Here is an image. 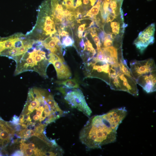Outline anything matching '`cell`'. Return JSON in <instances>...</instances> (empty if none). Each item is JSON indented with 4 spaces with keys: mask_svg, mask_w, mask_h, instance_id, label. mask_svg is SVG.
<instances>
[{
    "mask_svg": "<svg viewBox=\"0 0 156 156\" xmlns=\"http://www.w3.org/2000/svg\"><path fill=\"white\" fill-rule=\"evenodd\" d=\"M127 114L124 107L91 117L80 131V141L89 149L101 148L103 145L115 142L117 130Z\"/></svg>",
    "mask_w": 156,
    "mask_h": 156,
    "instance_id": "6da1fadb",
    "label": "cell"
},
{
    "mask_svg": "<svg viewBox=\"0 0 156 156\" xmlns=\"http://www.w3.org/2000/svg\"><path fill=\"white\" fill-rule=\"evenodd\" d=\"M27 47L22 55L13 57L16 63L14 75L27 71H34L46 77V70L50 63V53H46V48L41 40H30L24 45Z\"/></svg>",
    "mask_w": 156,
    "mask_h": 156,
    "instance_id": "7a4b0ae2",
    "label": "cell"
},
{
    "mask_svg": "<svg viewBox=\"0 0 156 156\" xmlns=\"http://www.w3.org/2000/svg\"><path fill=\"white\" fill-rule=\"evenodd\" d=\"M130 70L136 83L147 93L156 91V67L152 58L130 62Z\"/></svg>",
    "mask_w": 156,
    "mask_h": 156,
    "instance_id": "3957f363",
    "label": "cell"
},
{
    "mask_svg": "<svg viewBox=\"0 0 156 156\" xmlns=\"http://www.w3.org/2000/svg\"><path fill=\"white\" fill-rule=\"evenodd\" d=\"M64 99L72 108L77 109L88 117L90 116L92 111L80 90L75 89L68 92L66 94Z\"/></svg>",
    "mask_w": 156,
    "mask_h": 156,
    "instance_id": "277c9868",
    "label": "cell"
},
{
    "mask_svg": "<svg viewBox=\"0 0 156 156\" xmlns=\"http://www.w3.org/2000/svg\"><path fill=\"white\" fill-rule=\"evenodd\" d=\"M123 0H104L100 10L103 22H105L108 17L114 18L123 16L122 6Z\"/></svg>",
    "mask_w": 156,
    "mask_h": 156,
    "instance_id": "5b68a950",
    "label": "cell"
},
{
    "mask_svg": "<svg viewBox=\"0 0 156 156\" xmlns=\"http://www.w3.org/2000/svg\"><path fill=\"white\" fill-rule=\"evenodd\" d=\"M155 26L152 23L144 30L141 31L133 43L140 52L142 53L149 45L154 42V34Z\"/></svg>",
    "mask_w": 156,
    "mask_h": 156,
    "instance_id": "8992f818",
    "label": "cell"
},
{
    "mask_svg": "<svg viewBox=\"0 0 156 156\" xmlns=\"http://www.w3.org/2000/svg\"><path fill=\"white\" fill-rule=\"evenodd\" d=\"M50 63L54 66L58 79H68L71 76V72L68 67L64 63V59L61 58L56 54L54 53L52 56Z\"/></svg>",
    "mask_w": 156,
    "mask_h": 156,
    "instance_id": "52a82bcc",
    "label": "cell"
},
{
    "mask_svg": "<svg viewBox=\"0 0 156 156\" xmlns=\"http://www.w3.org/2000/svg\"><path fill=\"white\" fill-rule=\"evenodd\" d=\"M18 39V37H13L0 41V53L5 49L13 47L15 42Z\"/></svg>",
    "mask_w": 156,
    "mask_h": 156,
    "instance_id": "ba28073f",
    "label": "cell"
},
{
    "mask_svg": "<svg viewBox=\"0 0 156 156\" xmlns=\"http://www.w3.org/2000/svg\"><path fill=\"white\" fill-rule=\"evenodd\" d=\"M104 0H99L96 4L87 12L86 14L83 17L88 16L92 20L96 17V16L98 14L100 10L101 4Z\"/></svg>",
    "mask_w": 156,
    "mask_h": 156,
    "instance_id": "9c48e42d",
    "label": "cell"
},
{
    "mask_svg": "<svg viewBox=\"0 0 156 156\" xmlns=\"http://www.w3.org/2000/svg\"><path fill=\"white\" fill-rule=\"evenodd\" d=\"M57 83L59 84L64 85L65 87L69 89L77 88L79 87V84L75 79H68Z\"/></svg>",
    "mask_w": 156,
    "mask_h": 156,
    "instance_id": "30bf717a",
    "label": "cell"
},
{
    "mask_svg": "<svg viewBox=\"0 0 156 156\" xmlns=\"http://www.w3.org/2000/svg\"><path fill=\"white\" fill-rule=\"evenodd\" d=\"M62 43L63 47H68L73 45L74 41L71 37L68 36L63 38Z\"/></svg>",
    "mask_w": 156,
    "mask_h": 156,
    "instance_id": "8fae6325",
    "label": "cell"
},
{
    "mask_svg": "<svg viewBox=\"0 0 156 156\" xmlns=\"http://www.w3.org/2000/svg\"><path fill=\"white\" fill-rule=\"evenodd\" d=\"M35 132V131L33 130L27 129L23 136V138L25 139H28L34 136Z\"/></svg>",
    "mask_w": 156,
    "mask_h": 156,
    "instance_id": "7c38bea8",
    "label": "cell"
},
{
    "mask_svg": "<svg viewBox=\"0 0 156 156\" xmlns=\"http://www.w3.org/2000/svg\"><path fill=\"white\" fill-rule=\"evenodd\" d=\"M10 122L14 126L19 125V117L16 115H14L13 117L12 120L10 121Z\"/></svg>",
    "mask_w": 156,
    "mask_h": 156,
    "instance_id": "4fadbf2b",
    "label": "cell"
},
{
    "mask_svg": "<svg viewBox=\"0 0 156 156\" xmlns=\"http://www.w3.org/2000/svg\"><path fill=\"white\" fill-rule=\"evenodd\" d=\"M21 151L23 153L24 155L25 156H32L34 154V151L28 148H27Z\"/></svg>",
    "mask_w": 156,
    "mask_h": 156,
    "instance_id": "5bb4252c",
    "label": "cell"
},
{
    "mask_svg": "<svg viewBox=\"0 0 156 156\" xmlns=\"http://www.w3.org/2000/svg\"><path fill=\"white\" fill-rule=\"evenodd\" d=\"M120 22H123V21H116L112 22L110 23V26L111 28L113 27H120Z\"/></svg>",
    "mask_w": 156,
    "mask_h": 156,
    "instance_id": "9a60e30c",
    "label": "cell"
},
{
    "mask_svg": "<svg viewBox=\"0 0 156 156\" xmlns=\"http://www.w3.org/2000/svg\"><path fill=\"white\" fill-rule=\"evenodd\" d=\"M106 33L103 31H101L99 34V37L103 43L104 41Z\"/></svg>",
    "mask_w": 156,
    "mask_h": 156,
    "instance_id": "2e32d148",
    "label": "cell"
},
{
    "mask_svg": "<svg viewBox=\"0 0 156 156\" xmlns=\"http://www.w3.org/2000/svg\"><path fill=\"white\" fill-rule=\"evenodd\" d=\"M11 155L13 156H24V153L21 151L17 150L15 151L14 153L12 154Z\"/></svg>",
    "mask_w": 156,
    "mask_h": 156,
    "instance_id": "e0dca14e",
    "label": "cell"
},
{
    "mask_svg": "<svg viewBox=\"0 0 156 156\" xmlns=\"http://www.w3.org/2000/svg\"><path fill=\"white\" fill-rule=\"evenodd\" d=\"M86 24V23H84L79 25L78 28V32L83 33L85 29V26Z\"/></svg>",
    "mask_w": 156,
    "mask_h": 156,
    "instance_id": "ac0fdd59",
    "label": "cell"
},
{
    "mask_svg": "<svg viewBox=\"0 0 156 156\" xmlns=\"http://www.w3.org/2000/svg\"><path fill=\"white\" fill-rule=\"evenodd\" d=\"M92 37L96 45L101 43L100 39L97 35L94 36Z\"/></svg>",
    "mask_w": 156,
    "mask_h": 156,
    "instance_id": "d6986e66",
    "label": "cell"
},
{
    "mask_svg": "<svg viewBox=\"0 0 156 156\" xmlns=\"http://www.w3.org/2000/svg\"><path fill=\"white\" fill-rule=\"evenodd\" d=\"M27 144L28 148L32 149L33 150L36 148L35 145L32 143H30Z\"/></svg>",
    "mask_w": 156,
    "mask_h": 156,
    "instance_id": "ffe728a7",
    "label": "cell"
},
{
    "mask_svg": "<svg viewBox=\"0 0 156 156\" xmlns=\"http://www.w3.org/2000/svg\"><path fill=\"white\" fill-rule=\"evenodd\" d=\"M59 35L62 36H69V33L65 30H62L61 31Z\"/></svg>",
    "mask_w": 156,
    "mask_h": 156,
    "instance_id": "44dd1931",
    "label": "cell"
},
{
    "mask_svg": "<svg viewBox=\"0 0 156 156\" xmlns=\"http://www.w3.org/2000/svg\"><path fill=\"white\" fill-rule=\"evenodd\" d=\"M80 47L84 51L86 49V46L84 45V40L82 38L80 42Z\"/></svg>",
    "mask_w": 156,
    "mask_h": 156,
    "instance_id": "7402d4cb",
    "label": "cell"
},
{
    "mask_svg": "<svg viewBox=\"0 0 156 156\" xmlns=\"http://www.w3.org/2000/svg\"><path fill=\"white\" fill-rule=\"evenodd\" d=\"M22 127L20 126V125H18L16 126H15L14 129V130L16 131H18L21 130L22 128Z\"/></svg>",
    "mask_w": 156,
    "mask_h": 156,
    "instance_id": "603a6c76",
    "label": "cell"
},
{
    "mask_svg": "<svg viewBox=\"0 0 156 156\" xmlns=\"http://www.w3.org/2000/svg\"><path fill=\"white\" fill-rule=\"evenodd\" d=\"M33 119L35 121H37L39 119L40 117L37 115H34L33 117Z\"/></svg>",
    "mask_w": 156,
    "mask_h": 156,
    "instance_id": "cb8c5ba5",
    "label": "cell"
},
{
    "mask_svg": "<svg viewBox=\"0 0 156 156\" xmlns=\"http://www.w3.org/2000/svg\"><path fill=\"white\" fill-rule=\"evenodd\" d=\"M91 43L90 42L89 40H87V41H86L84 43V45L86 47L89 46Z\"/></svg>",
    "mask_w": 156,
    "mask_h": 156,
    "instance_id": "d4e9b609",
    "label": "cell"
},
{
    "mask_svg": "<svg viewBox=\"0 0 156 156\" xmlns=\"http://www.w3.org/2000/svg\"><path fill=\"white\" fill-rule=\"evenodd\" d=\"M2 155H3V154H2V153H1V151H0V156H2Z\"/></svg>",
    "mask_w": 156,
    "mask_h": 156,
    "instance_id": "484cf974",
    "label": "cell"
},
{
    "mask_svg": "<svg viewBox=\"0 0 156 156\" xmlns=\"http://www.w3.org/2000/svg\"><path fill=\"white\" fill-rule=\"evenodd\" d=\"M0 120H3V119L0 117Z\"/></svg>",
    "mask_w": 156,
    "mask_h": 156,
    "instance_id": "4316f807",
    "label": "cell"
},
{
    "mask_svg": "<svg viewBox=\"0 0 156 156\" xmlns=\"http://www.w3.org/2000/svg\"></svg>",
    "mask_w": 156,
    "mask_h": 156,
    "instance_id": "83f0119b",
    "label": "cell"
}]
</instances>
